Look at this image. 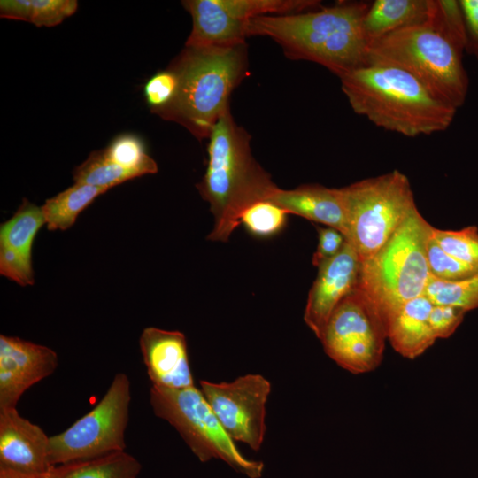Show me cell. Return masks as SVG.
Wrapping results in <instances>:
<instances>
[{"label":"cell","mask_w":478,"mask_h":478,"mask_svg":"<svg viewBox=\"0 0 478 478\" xmlns=\"http://www.w3.org/2000/svg\"><path fill=\"white\" fill-rule=\"evenodd\" d=\"M200 390L220 424L234 441L258 451L266 427L270 382L260 374H245L231 382H199Z\"/></svg>","instance_id":"11"},{"label":"cell","mask_w":478,"mask_h":478,"mask_svg":"<svg viewBox=\"0 0 478 478\" xmlns=\"http://www.w3.org/2000/svg\"><path fill=\"white\" fill-rule=\"evenodd\" d=\"M371 3L337 1L307 12L251 19L248 36L274 41L290 59L319 64L338 78L366 66L363 21Z\"/></svg>","instance_id":"1"},{"label":"cell","mask_w":478,"mask_h":478,"mask_svg":"<svg viewBox=\"0 0 478 478\" xmlns=\"http://www.w3.org/2000/svg\"><path fill=\"white\" fill-rule=\"evenodd\" d=\"M107 190L84 183H74L47 199L42 210L48 229L50 231L68 229L74 224L78 215Z\"/></svg>","instance_id":"22"},{"label":"cell","mask_w":478,"mask_h":478,"mask_svg":"<svg viewBox=\"0 0 478 478\" xmlns=\"http://www.w3.org/2000/svg\"><path fill=\"white\" fill-rule=\"evenodd\" d=\"M130 403L129 378L118 373L93 409L66 430L50 436V466L125 451Z\"/></svg>","instance_id":"9"},{"label":"cell","mask_w":478,"mask_h":478,"mask_svg":"<svg viewBox=\"0 0 478 478\" xmlns=\"http://www.w3.org/2000/svg\"><path fill=\"white\" fill-rule=\"evenodd\" d=\"M430 0H375L364 18L367 43L394 31L422 24L429 14Z\"/></svg>","instance_id":"20"},{"label":"cell","mask_w":478,"mask_h":478,"mask_svg":"<svg viewBox=\"0 0 478 478\" xmlns=\"http://www.w3.org/2000/svg\"><path fill=\"white\" fill-rule=\"evenodd\" d=\"M150 403L154 414L177 430L201 462L220 459L249 478L261 477L264 463L243 456L200 389L151 386Z\"/></svg>","instance_id":"8"},{"label":"cell","mask_w":478,"mask_h":478,"mask_svg":"<svg viewBox=\"0 0 478 478\" xmlns=\"http://www.w3.org/2000/svg\"><path fill=\"white\" fill-rule=\"evenodd\" d=\"M427 263L429 274L443 281H458L468 277L478 268L467 265L447 253L431 235L427 242Z\"/></svg>","instance_id":"29"},{"label":"cell","mask_w":478,"mask_h":478,"mask_svg":"<svg viewBox=\"0 0 478 478\" xmlns=\"http://www.w3.org/2000/svg\"><path fill=\"white\" fill-rule=\"evenodd\" d=\"M77 6L74 0H1L0 15L36 27H53L73 15Z\"/></svg>","instance_id":"23"},{"label":"cell","mask_w":478,"mask_h":478,"mask_svg":"<svg viewBox=\"0 0 478 478\" xmlns=\"http://www.w3.org/2000/svg\"><path fill=\"white\" fill-rule=\"evenodd\" d=\"M465 45L428 21L394 31L368 44L366 65L401 68L436 96L459 108L468 92Z\"/></svg>","instance_id":"5"},{"label":"cell","mask_w":478,"mask_h":478,"mask_svg":"<svg viewBox=\"0 0 478 478\" xmlns=\"http://www.w3.org/2000/svg\"><path fill=\"white\" fill-rule=\"evenodd\" d=\"M459 2L466 28L465 50L478 60V0H461Z\"/></svg>","instance_id":"33"},{"label":"cell","mask_w":478,"mask_h":478,"mask_svg":"<svg viewBox=\"0 0 478 478\" xmlns=\"http://www.w3.org/2000/svg\"><path fill=\"white\" fill-rule=\"evenodd\" d=\"M139 346L153 387L182 389L195 386L183 333L148 327L140 335Z\"/></svg>","instance_id":"14"},{"label":"cell","mask_w":478,"mask_h":478,"mask_svg":"<svg viewBox=\"0 0 478 478\" xmlns=\"http://www.w3.org/2000/svg\"><path fill=\"white\" fill-rule=\"evenodd\" d=\"M386 338L379 312L357 287L335 307L320 340L331 359L358 374L380 365Z\"/></svg>","instance_id":"10"},{"label":"cell","mask_w":478,"mask_h":478,"mask_svg":"<svg viewBox=\"0 0 478 478\" xmlns=\"http://www.w3.org/2000/svg\"><path fill=\"white\" fill-rule=\"evenodd\" d=\"M433 227L416 208L386 243L361 263L358 289L383 320L424 295L429 278L427 242Z\"/></svg>","instance_id":"6"},{"label":"cell","mask_w":478,"mask_h":478,"mask_svg":"<svg viewBox=\"0 0 478 478\" xmlns=\"http://www.w3.org/2000/svg\"><path fill=\"white\" fill-rule=\"evenodd\" d=\"M289 214L325 224L346 235V215L340 188L305 184L292 189L276 188L268 199Z\"/></svg>","instance_id":"17"},{"label":"cell","mask_w":478,"mask_h":478,"mask_svg":"<svg viewBox=\"0 0 478 478\" xmlns=\"http://www.w3.org/2000/svg\"><path fill=\"white\" fill-rule=\"evenodd\" d=\"M424 295L434 305H451L466 312L476 309L478 271L458 281H443L429 274Z\"/></svg>","instance_id":"24"},{"label":"cell","mask_w":478,"mask_h":478,"mask_svg":"<svg viewBox=\"0 0 478 478\" xmlns=\"http://www.w3.org/2000/svg\"><path fill=\"white\" fill-rule=\"evenodd\" d=\"M103 150L108 158L135 178L158 172L157 163L146 153L140 139L133 135H121Z\"/></svg>","instance_id":"26"},{"label":"cell","mask_w":478,"mask_h":478,"mask_svg":"<svg viewBox=\"0 0 478 478\" xmlns=\"http://www.w3.org/2000/svg\"><path fill=\"white\" fill-rule=\"evenodd\" d=\"M178 79L168 68L153 75L144 86L147 103L156 112L168 106L176 96Z\"/></svg>","instance_id":"30"},{"label":"cell","mask_w":478,"mask_h":478,"mask_svg":"<svg viewBox=\"0 0 478 478\" xmlns=\"http://www.w3.org/2000/svg\"><path fill=\"white\" fill-rule=\"evenodd\" d=\"M289 213L270 200H260L248 206L241 215V224L253 235L268 237L279 233Z\"/></svg>","instance_id":"27"},{"label":"cell","mask_w":478,"mask_h":478,"mask_svg":"<svg viewBox=\"0 0 478 478\" xmlns=\"http://www.w3.org/2000/svg\"><path fill=\"white\" fill-rule=\"evenodd\" d=\"M0 478H40L35 475H28L20 473H17L12 470L0 468Z\"/></svg>","instance_id":"34"},{"label":"cell","mask_w":478,"mask_h":478,"mask_svg":"<svg viewBox=\"0 0 478 478\" xmlns=\"http://www.w3.org/2000/svg\"><path fill=\"white\" fill-rule=\"evenodd\" d=\"M58 366V354L50 347L0 335V410L17 408L24 392Z\"/></svg>","instance_id":"12"},{"label":"cell","mask_w":478,"mask_h":478,"mask_svg":"<svg viewBox=\"0 0 478 478\" xmlns=\"http://www.w3.org/2000/svg\"><path fill=\"white\" fill-rule=\"evenodd\" d=\"M433 305L422 295L403 304L383 320L387 338L397 353L412 359L435 343L428 321Z\"/></svg>","instance_id":"19"},{"label":"cell","mask_w":478,"mask_h":478,"mask_svg":"<svg viewBox=\"0 0 478 478\" xmlns=\"http://www.w3.org/2000/svg\"><path fill=\"white\" fill-rule=\"evenodd\" d=\"M432 236L450 255L478 268V227L468 226L459 230L438 229L433 227Z\"/></svg>","instance_id":"28"},{"label":"cell","mask_w":478,"mask_h":478,"mask_svg":"<svg viewBox=\"0 0 478 478\" xmlns=\"http://www.w3.org/2000/svg\"><path fill=\"white\" fill-rule=\"evenodd\" d=\"M139 460L126 451L50 466L40 478H136Z\"/></svg>","instance_id":"21"},{"label":"cell","mask_w":478,"mask_h":478,"mask_svg":"<svg viewBox=\"0 0 478 478\" xmlns=\"http://www.w3.org/2000/svg\"><path fill=\"white\" fill-rule=\"evenodd\" d=\"M345 239L360 262L373 257L417 208L410 181L398 170L340 188Z\"/></svg>","instance_id":"7"},{"label":"cell","mask_w":478,"mask_h":478,"mask_svg":"<svg viewBox=\"0 0 478 478\" xmlns=\"http://www.w3.org/2000/svg\"><path fill=\"white\" fill-rule=\"evenodd\" d=\"M181 3L192 17V29L185 46L230 47L246 43L248 23L232 16L220 0Z\"/></svg>","instance_id":"18"},{"label":"cell","mask_w":478,"mask_h":478,"mask_svg":"<svg viewBox=\"0 0 478 478\" xmlns=\"http://www.w3.org/2000/svg\"><path fill=\"white\" fill-rule=\"evenodd\" d=\"M318 244L312 256L316 267L334 258L342 250L346 239L338 230L332 227H317Z\"/></svg>","instance_id":"32"},{"label":"cell","mask_w":478,"mask_h":478,"mask_svg":"<svg viewBox=\"0 0 478 478\" xmlns=\"http://www.w3.org/2000/svg\"><path fill=\"white\" fill-rule=\"evenodd\" d=\"M360 267L358 256L347 241L337 255L318 266L304 313L305 322L318 339L338 304L358 287Z\"/></svg>","instance_id":"13"},{"label":"cell","mask_w":478,"mask_h":478,"mask_svg":"<svg viewBox=\"0 0 478 478\" xmlns=\"http://www.w3.org/2000/svg\"><path fill=\"white\" fill-rule=\"evenodd\" d=\"M339 79L355 113L381 128L407 137L446 130L458 110L397 66L366 65Z\"/></svg>","instance_id":"2"},{"label":"cell","mask_w":478,"mask_h":478,"mask_svg":"<svg viewBox=\"0 0 478 478\" xmlns=\"http://www.w3.org/2000/svg\"><path fill=\"white\" fill-rule=\"evenodd\" d=\"M45 224L42 210L24 199L13 216L0 227V274L20 286L34 284L32 247Z\"/></svg>","instance_id":"16"},{"label":"cell","mask_w":478,"mask_h":478,"mask_svg":"<svg viewBox=\"0 0 478 478\" xmlns=\"http://www.w3.org/2000/svg\"><path fill=\"white\" fill-rule=\"evenodd\" d=\"M49 442L42 428L22 417L17 408L0 410V468L43 474L50 466Z\"/></svg>","instance_id":"15"},{"label":"cell","mask_w":478,"mask_h":478,"mask_svg":"<svg viewBox=\"0 0 478 478\" xmlns=\"http://www.w3.org/2000/svg\"><path fill=\"white\" fill-rule=\"evenodd\" d=\"M466 312L459 307L434 305L428 321L436 339L451 336L462 322Z\"/></svg>","instance_id":"31"},{"label":"cell","mask_w":478,"mask_h":478,"mask_svg":"<svg viewBox=\"0 0 478 478\" xmlns=\"http://www.w3.org/2000/svg\"><path fill=\"white\" fill-rule=\"evenodd\" d=\"M208 138L207 168L197 187L214 217L208 239L227 242L241 224L243 212L255 202L267 200L277 186L254 158L251 137L235 122L230 107Z\"/></svg>","instance_id":"3"},{"label":"cell","mask_w":478,"mask_h":478,"mask_svg":"<svg viewBox=\"0 0 478 478\" xmlns=\"http://www.w3.org/2000/svg\"><path fill=\"white\" fill-rule=\"evenodd\" d=\"M133 178L135 176L131 173L108 158L103 150L92 152L73 171L75 183H84L106 189Z\"/></svg>","instance_id":"25"},{"label":"cell","mask_w":478,"mask_h":478,"mask_svg":"<svg viewBox=\"0 0 478 478\" xmlns=\"http://www.w3.org/2000/svg\"><path fill=\"white\" fill-rule=\"evenodd\" d=\"M245 44L188 47L169 67L177 76L172 103L158 112L188 129L197 139L208 138L221 114L230 107L233 90L248 74Z\"/></svg>","instance_id":"4"}]
</instances>
